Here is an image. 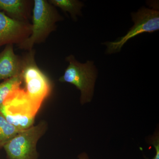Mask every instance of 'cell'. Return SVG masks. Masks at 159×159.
I'll list each match as a JSON object with an SVG mask.
<instances>
[{"label":"cell","mask_w":159,"mask_h":159,"mask_svg":"<svg viewBox=\"0 0 159 159\" xmlns=\"http://www.w3.org/2000/svg\"><path fill=\"white\" fill-rule=\"evenodd\" d=\"M22 58L21 76L25 84L27 96L35 107L40 109L52 90L48 77L38 66L34 59V51H29Z\"/></svg>","instance_id":"obj_3"},{"label":"cell","mask_w":159,"mask_h":159,"mask_svg":"<svg viewBox=\"0 0 159 159\" xmlns=\"http://www.w3.org/2000/svg\"><path fill=\"white\" fill-rule=\"evenodd\" d=\"M33 2L28 0H0V10L9 17L21 22H29Z\"/></svg>","instance_id":"obj_9"},{"label":"cell","mask_w":159,"mask_h":159,"mask_svg":"<svg viewBox=\"0 0 159 159\" xmlns=\"http://www.w3.org/2000/svg\"><path fill=\"white\" fill-rule=\"evenodd\" d=\"M31 25L9 17L0 11V48L5 45L21 43L31 34Z\"/></svg>","instance_id":"obj_7"},{"label":"cell","mask_w":159,"mask_h":159,"mask_svg":"<svg viewBox=\"0 0 159 159\" xmlns=\"http://www.w3.org/2000/svg\"><path fill=\"white\" fill-rule=\"evenodd\" d=\"M151 144L156 149L155 156L152 159H159V138L158 134L156 133L150 139Z\"/></svg>","instance_id":"obj_13"},{"label":"cell","mask_w":159,"mask_h":159,"mask_svg":"<svg viewBox=\"0 0 159 159\" xmlns=\"http://www.w3.org/2000/svg\"><path fill=\"white\" fill-rule=\"evenodd\" d=\"M66 60L69 65L58 80L61 82L74 84L80 91L81 104L90 102L97 77V69L93 61H88L85 63H81L73 55L67 56Z\"/></svg>","instance_id":"obj_4"},{"label":"cell","mask_w":159,"mask_h":159,"mask_svg":"<svg viewBox=\"0 0 159 159\" xmlns=\"http://www.w3.org/2000/svg\"><path fill=\"white\" fill-rule=\"evenodd\" d=\"M63 18L46 0H34L32 8V23L30 36L18 45L19 48L31 51L34 45L43 43L51 32L55 31L56 23Z\"/></svg>","instance_id":"obj_1"},{"label":"cell","mask_w":159,"mask_h":159,"mask_svg":"<svg viewBox=\"0 0 159 159\" xmlns=\"http://www.w3.org/2000/svg\"><path fill=\"white\" fill-rule=\"evenodd\" d=\"M22 130L10 124L0 112V149Z\"/></svg>","instance_id":"obj_11"},{"label":"cell","mask_w":159,"mask_h":159,"mask_svg":"<svg viewBox=\"0 0 159 159\" xmlns=\"http://www.w3.org/2000/svg\"><path fill=\"white\" fill-rule=\"evenodd\" d=\"M22 58L15 54L13 45H7L0 53V81L21 75Z\"/></svg>","instance_id":"obj_8"},{"label":"cell","mask_w":159,"mask_h":159,"mask_svg":"<svg viewBox=\"0 0 159 159\" xmlns=\"http://www.w3.org/2000/svg\"><path fill=\"white\" fill-rule=\"evenodd\" d=\"M48 2L65 13L68 12L74 20H77V16L81 15V10L84 6L82 2L77 0H49Z\"/></svg>","instance_id":"obj_10"},{"label":"cell","mask_w":159,"mask_h":159,"mask_svg":"<svg viewBox=\"0 0 159 159\" xmlns=\"http://www.w3.org/2000/svg\"><path fill=\"white\" fill-rule=\"evenodd\" d=\"M78 158H79V159H89L87 154L85 153H82L81 154L79 155Z\"/></svg>","instance_id":"obj_14"},{"label":"cell","mask_w":159,"mask_h":159,"mask_svg":"<svg viewBox=\"0 0 159 159\" xmlns=\"http://www.w3.org/2000/svg\"><path fill=\"white\" fill-rule=\"evenodd\" d=\"M131 17L134 24L125 36L113 42L104 43L107 47V54L120 52L127 41L139 34L143 33H152L159 29L158 10L142 7L136 12H132Z\"/></svg>","instance_id":"obj_6"},{"label":"cell","mask_w":159,"mask_h":159,"mask_svg":"<svg viewBox=\"0 0 159 159\" xmlns=\"http://www.w3.org/2000/svg\"><path fill=\"white\" fill-rule=\"evenodd\" d=\"M39 110L31 102L25 90L20 86L10 92L0 106V112L6 120L20 130L33 126Z\"/></svg>","instance_id":"obj_2"},{"label":"cell","mask_w":159,"mask_h":159,"mask_svg":"<svg viewBox=\"0 0 159 159\" xmlns=\"http://www.w3.org/2000/svg\"><path fill=\"white\" fill-rule=\"evenodd\" d=\"M48 123L44 120L28 129L21 131L12 138L3 148L8 159H38V142L48 130Z\"/></svg>","instance_id":"obj_5"},{"label":"cell","mask_w":159,"mask_h":159,"mask_svg":"<svg viewBox=\"0 0 159 159\" xmlns=\"http://www.w3.org/2000/svg\"><path fill=\"white\" fill-rule=\"evenodd\" d=\"M23 81L21 75L4 80L0 83V106L2 105L10 92L20 86Z\"/></svg>","instance_id":"obj_12"}]
</instances>
